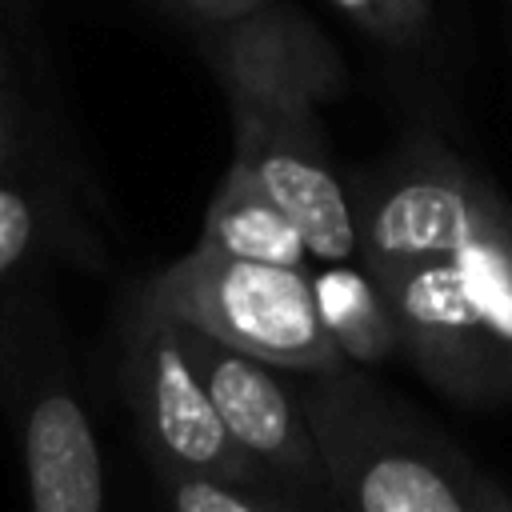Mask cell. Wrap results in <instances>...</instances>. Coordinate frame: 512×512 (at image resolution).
I'll list each match as a JSON object with an SVG mask.
<instances>
[{"mask_svg":"<svg viewBox=\"0 0 512 512\" xmlns=\"http://www.w3.org/2000/svg\"><path fill=\"white\" fill-rule=\"evenodd\" d=\"M204 32L232 116V168L276 196L320 264L356 260L352 196L328 164L316 120V108L344 92L340 52L280 0Z\"/></svg>","mask_w":512,"mask_h":512,"instance_id":"cell-1","label":"cell"},{"mask_svg":"<svg viewBox=\"0 0 512 512\" xmlns=\"http://www.w3.org/2000/svg\"><path fill=\"white\" fill-rule=\"evenodd\" d=\"M300 412L320 452L332 504L360 512H508L512 492L372 380L304 372Z\"/></svg>","mask_w":512,"mask_h":512,"instance_id":"cell-2","label":"cell"},{"mask_svg":"<svg viewBox=\"0 0 512 512\" xmlns=\"http://www.w3.org/2000/svg\"><path fill=\"white\" fill-rule=\"evenodd\" d=\"M356 260H452L468 272L512 344V208L440 144H412L352 200Z\"/></svg>","mask_w":512,"mask_h":512,"instance_id":"cell-3","label":"cell"},{"mask_svg":"<svg viewBox=\"0 0 512 512\" xmlns=\"http://www.w3.org/2000/svg\"><path fill=\"white\" fill-rule=\"evenodd\" d=\"M0 400L36 512H100L104 456L80 400L56 308L20 284L0 296Z\"/></svg>","mask_w":512,"mask_h":512,"instance_id":"cell-4","label":"cell"},{"mask_svg":"<svg viewBox=\"0 0 512 512\" xmlns=\"http://www.w3.org/2000/svg\"><path fill=\"white\" fill-rule=\"evenodd\" d=\"M136 300L284 372H332L348 364L324 332L308 268L224 256L196 244L144 280Z\"/></svg>","mask_w":512,"mask_h":512,"instance_id":"cell-5","label":"cell"},{"mask_svg":"<svg viewBox=\"0 0 512 512\" xmlns=\"http://www.w3.org/2000/svg\"><path fill=\"white\" fill-rule=\"evenodd\" d=\"M84 188L40 76L0 96V296L32 284L52 256L96 260Z\"/></svg>","mask_w":512,"mask_h":512,"instance_id":"cell-6","label":"cell"},{"mask_svg":"<svg viewBox=\"0 0 512 512\" xmlns=\"http://www.w3.org/2000/svg\"><path fill=\"white\" fill-rule=\"evenodd\" d=\"M392 308L400 352L452 400H512V344L468 272L452 260L364 268Z\"/></svg>","mask_w":512,"mask_h":512,"instance_id":"cell-7","label":"cell"},{"mask_svg":"<svg viewBox=\"0 0 512 512\" xmlns=\"http://www.w3.org/2000/svg\"><path fill=\"white\" fill-rule=\"evenodd\" d=\"M120 364L124 396L136 412V428L152 468H220L248 476L272 472L232 440L204 380L188 364L172 320L144 300H132Z\"/></svg>","mask_w":512,"mask_h":512,"instance_id":"cell-8","label":"cell"},{"mask_svg":"<svg viewBox=\"0 0 512 512\" xmlns=\"http://www.w3.org/2000/svg\"><path fill=\"white\" fill-rule=\"evenodd\" d=\"M172 328L188 364L204 380L224 428L232 432V440L248 456H256L264 468H272L280 480H288L296 492H304L312 504H332L324 488L316 440L300 412L296 384H284L280 376L284 368L260 356H248L192 324L172 320Z\"/></svg>","mask_w":512,"mask_h":512,"instance_id":"cell-9","label":"cell"},{"mask_svg":"<svg viewBox=\"0 0 512 512\" xmlns=\"http://www.w3.org/2000/svg\"><path fill=\"white\" fill-rule=\"evenodd\" d=\"M196 244L224 252V256L288 264V268H308V260H312L296 220L276 204V196L256 176H248L232 164H228L224 180L216 184V196L204 212V228H200Z\"/></svg>","mask_w":512,"mask_h":512,"instance_id":"cell-10","label":"cell"},{"mask_svg":"<svg viewBox=\"0 0 512 512\" xmlns=\"http://www.w3.org/2000/svg\"><path fill=\"white\" fill-rule=\"evenodd\" d=\"M312 296L324 332L344 360L380 364L400 352L392 308L360 260H324V268L312 276Z\"/></svg>","mask_w":512,"mask_h":512,"instance_id":"cell-11","label":"cell"},{"mask_svg":"<svg viewBox=\"0 0 512 512\" xmlns=\"http://www.w3.org/2000/svg\"><path fill=\"white\" fill-rule=\"evenodd\" d=\"M156 492L176 512H296L312 508L304 492L272 472H220V468H152Z\"/></svg>","mask_w":512,"mask_h":512,"instance_id":"cell-12","label":"cell"},{"mask_svg":"<svg viewBox=\"0 0 512 512\" xmlns=\"http://www.w3.org/2000/svg\"><path fill=\"white\" fill-rule=\"evenodd\" d=\"M384 44H416L432 20V0H328Z\"/></svg>","mask_w":512,"mask_h":512,"instance_id":"cell-13","label":"cell"},{"mask_svg":"<svg viewBox=\"0 0 512 512\" xmlns=\"http://www.w3.org/2000/svg\"><path fill=\"white\" fill-rule=\"evenodd\" d=\"M28 76H36L32 0H0V96Z\"/></svg>","mask_w":512,"mask_h":512,"instance_id":"cell-14","label":"cell"},{"mask_svg":"<svg viewBox=\"0 0 512 512\" xmlns=\"http://www.w3.org/2000/svg\"><path fill=\"white\" fill-rule=\"evenodd\" d=\"M164 4L176 8L180 16L196 20V24L212 28V24H228L236 16H248L256 8H264V4H272V0H164Z\"/></svg>","mask_w":512,"mask_h":512,"instance_id":"cell-15","label":"cell"}]
</instances>
